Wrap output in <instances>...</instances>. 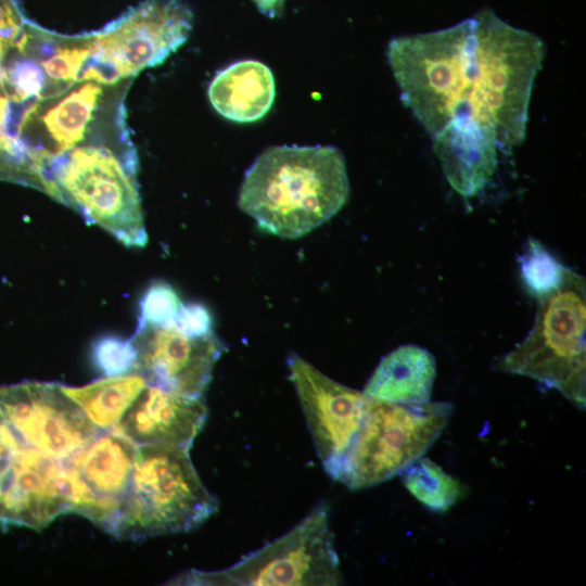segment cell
Returning a JSON list of instances; mask_svg holds the SVG:
<instances>
[{"instance_id": "28", "label": "cell", "mask_w": 586, "mask_h": 586, "mask_svg": "<svg viewBox=\"0 0 586 586\" xmlns=\"http://www.w3.org/2000/svg\"><path fill=\"white\" fill-rule=\"evenodd\" d=\"M25 42L21 20L12 0H0V65L5 51L10 47L22 48Z\"/></svg>"}, {"instance_id": "3", "label": "cell", "mask_w": 586, "mask_h": 586, "mask_svg": "<svg viewBox=\"0 0 586 586\" xmlns=\"http://www.w3.org/2000/svg\"><path fill=\"white\" fill-rule=\"evenodd\" d=\"M218 507L189 456V449L138 445L130 482L109 533L125 539L188 532Z\"/></svg>"}, {"instance_id": "11", "label": "cell", "mask_w": 586, "mask_h": 586, "mask_svg": "<svg viewBox=\"0 0 586 586\" xmlns=\"http://www.w3.org/2000/svg\"><path fill=\"white\" fill-rule=\"evenodd\" d=\"M0 422L24 443L61 461L103 430L63 385L39 381L0 386Z\"/></svg>"}, {"instance_id": "18", "label": "cell", "mask_w": 586, "mask_h": 586, "mask_svg": "<svg viewBox=\"0 0 586 586\" xmlns=\"http://www.w3.org/2000/svg\"><path fill=\"white\" fill-rule=\"evenodd\" d=\"M436 375L434 356L418 345H403L384 356L365 385L368 396L399 404L430 402Z\"/></svg>"}, {"instance_id": "24", "label": "cell", "mask_w": 586, "mask_h": 586, "mask_svg": "<svg viewBox=\"0 0 586 586\" xmlns=\"http://www.w3.org/2000/svg\"><path fill=\"white\" fill-rule=\"evenodd\" d=\"M92 358L105 375H122L135 372L137 351L130 339L105 336L93 345Z\"/></svg>"}, {"instance_id": "25", "label": "cell", "mask_w": 586, "mask_h": 586, "mask_svg": "<svg viewBox=\"0 0 586 586\" xmlns=\"http://www.w3.org/2000/svg\"><path fill=\"white\" fill-rule=\"evenodd\" d=\"M46 73L41 65L31 60L16 61L8 71L1 74V80L13 88V99L25 100L43 91Z\"/></svg>"}, {"instance_id": "13", "label": "cell", "mask_w": 586, "mask_h": 586, "mask_svg": "<svg viewBox=\"0 0 586 586\" xmlns=\"http://www.w3.org/2000/svg\"><path fill=\"white\" fill-rule=\"evenodd\" d=\"M130 340L137 351L135 372L150 385L192 397H201L225 349L214 332L193 337L173 326L138 323Z\"/></svg>"}, {"instance_id": "20", "label": "cell", "mask_w": 586, "mask_h": 586, "mask_svg": "<svg viewBox=\"0 0 586 586\" xmlns=\"http://www.w3.org/2000/svg\"><path fill=\"white\" fill-rule=\"evenodd\" d=\"M101 93L99 85L88 81L43 115L42 122L56 145V154L75 148L84 139Z\"/></svg>"}, {"instance_id": "1", "label": "cell", "mask_w": 586, "mask_h": 586, "mask_svg": "<svg viewBox=\"0 0 586 586\" xmlns=\"http://www.w3.org/2000/svg\"><path fill=\"white\" fill-rule=\"evenodd\" d=\"M342 153L329 145H275L246 170L239 207L268 233L295 239L332 218L347 202Z\"/></svg>"}, {"instance_id": "26", "label": "cell", "mask_w": 586, "mask_h": 586, "mask_svg": "<svg viewBox=\"0 0 586 586\" xmlns=\"http://www.w3.org/2000/svg\"><path fill=\"white\" fill-rule=\"evenodd\" d=\"M90 54L88 41L84 44L60 49L55 54L42 62L48 77L58 82L77 80L81 67Z\"/></svg>"}, {"instance_id": "16", "label": "cell", "mask_w": 586, "mask_h": 586, "mask_svg": "<svg viewBox=\"0 0 586 586\" xmlns=\"http://www.w3.org/2000/svg\"><path fill=\"white\" fill-rule=\"evenodd\" d=\"M433 137V150L451 188L463 198L480 193L497 164L494 129L469 115H458Z\"/></svg>"}, {"instance_id": "27", "label": "cell", "mask_w": 586, "mask_h": 586, "mask_svg": "<svg viewBox=\"0 0 586 586\" xmlns=\"http://www.w3.org/2000/svg\"><path fill=\"white\" fill-rule=\"evenodd\" d=\"M170 326L193 337L205 336L214 332L212 316L201 304H182Z\"/></svg>"}, {"instance_id": "10", "label": "cell", "mask_w": 586, "mask_h": 586, "mask_svg": "<svg viewBox=\"0 0 586 586\" xmlns=\"http://www.w3.org/2000/svg\"><path fill=\"white\" fill-rule=\"evenodd\" d=\"M69 508L61 460L0 422V525L41 530Z\"/></svg>"}, {"instance_id": "6", "label": "cell", "mask_w": 586, "mask_h": 586, "mask_svg": "<svg viewBox=\"0 0 586 586\" xmlns=\"http://www.w3.org/2000/svg\"><path fill=\"white\" fill-rule=\"evenodd\" d=\"M527 336L499 357L495 369L530 377L559 391L579 408L586 399V283L569 269L563 283L537 298Z\"/></svg>"}, {"instance_id": "17", "label": "cell", "mask_w": 586, "mask_h": 586, "mask_svg": "<svg viewBox=\"0 0 586 586\" xmlns=\"http://www.w3.org/2000/svg\"><path fill=\"white\" fill-rule=\"evenodd\" d=\"M207 94L213 107L225 118L237 123L255 122L264 117L273 103V75L259 61H239L215 75Z\"/></svg>"}, {"instance_id": "19", "label": "cell", "mask_w": 586, "mask_h": 586, "mask_svg": "<svg viewBox=\"0 0 586 586\" xmlns=\"http://www.w3.org/2000/svg\"><path fill=\"white\" fill-rule=\"evenodd\" d=\"M146 385L138 372L106 377L80 387L64 386L87 416L101 429L114 431L119 419Z\"/></svg>"}, {"instance_id": "4", "label": "cell", "mask_w": 586, "mask_h": 586, "mask_svg": "<svg viewBox=\"0 0 586 586\" xmlns=\"http://www.w3.org/2000/svg\"><path fill=\"white\" fill-rule=\"evenodd\" d=\"M43 191L126 246L148 242L135 162L104 146H75L41 163Z\"/></svg>"}, {"instance_id": "5", "label": "cell", "mask_w": 586, "mask_h": 586, "mask_svg": "<svg viewBox=\"0 0 586 586\" xmlns=\"http://www.w3.org/2000/svg\"><path fill=\"white\" fill-rule=\"evenodd\" d=\"M474 34L479 65L475 119L491 126L499 148L522 143L528 104L545 48L533 33L517 28L492 10L475 13Z\"/></svg>"}, {"instance_id": "9", "label": "cell", "mask_w": 586, "mask_h": 586, "mask_svg": "<svg viewBox=\"0 0 586 586\" xmlns=\"http://www.w3.org/2000/svg\"><path fill=\"white\" fill-rule=\"evenodd\" d=\"M340 561L326 504L317 505L290 532L220 571L193 572L182 582L200 585H336Z\"/></svg>"}, {"instance_id": "23", "label": "cell", "mask_w": 586, "mask_h": 586, "mask_svg": "<svg viewBox=\"0 0 586 586\" xmlns=\"http://www.w3.org/2000/svg\"><path fill=\"white\" fill-rule=\"evenodd\" d=\"M182 303L170 284L153 282L139 303V323L146 326H170Z\"/></svg>"}, {"instance_id": "15", "label": "cell", "mask_w": 586, "mask_h": 586, "mask_svg": "<svg viewBox=\"0 0 586 586\" xmlns=\"http://www.w3.org/2000/svg\"><path fill=\"white\" fill-rule=\"evenodd\" d=\"M207 410L201 397L146 385L119 419L117 432L136 445L163 443L190 448Z\"/></svg>"}, {"instance_id": "12", "label": "cell", "mask_w": 586, "mask_h": 586, "mask_svg": "<svg viewBox=\"0 0 586 586\" xmlns=\"http://www.w3.org/2000/svg\"><path fill=\"white\" fill-rule=\"evenodd\" d=\"M138 445L102 430L62 460L69 487V512L109 531L128 488Z\"/></svg>"}, {"instance_id": "29", "label": "cell", "mask_w": 586, "mask_h": 586, "mask_svg": "<svg viewBox=\"0 0 586 586\" xmlns=\"http://www.w3.org/2000/svg\"><path fill=\"white\" fill-rule=\"evenodd\" d=\"M257 9L268 17L275 18L283 12L285 0H252Z\"/></svg>"}, {"instance_id": "2", "label": "cell", "mask_w": 586, "mask_h": 586, "mask_svg": "<svg viewBox=\"0 0 586 586\" xmlns=\"http://www.w3.org/2000/svg\"><path fill=\"white\" fill-rule=\"evenodd\" d=\"M387 59L404 104L434 136L469 115L479 91L473 17L440 30L392 39Z\"/></svg>"}, {"instance_id": "7", "label": "cell", "mask_w": 586, "mask_h": 586, "mask_svg": "<svg viewBox=\"0 0 586 586\" xmlns=\"http://www.w3.org/2000/svg\"><path fill=\"white\" fill-rule=\"evenodd\" d=\"M451 411L450 403L399 404L368 396L359 428L330 477L353 491L392 479L432 446Z\"/></svg>"}, {"instance_id": "22", "label": "cell", "mask_w": 586, "mask_h": 586, "mask_svg": "<svg viewBox=\"0 0 586 586\" xmlns=\"http://www.w3.org/2000/svg\"><path fill=\"white\" fill-rule=\"evenodd\" d=\"M518 260L522 281L528 293L536 298L556 291L563 283L570 269L533 238L527 240Z\"/></svg>"}, {"instance_id": "14", "label": "cell", "mask_w": 586, "mask_h": 586, "mask_svg": "<svg viewBox=\"0 0 586 586\" xmlns=\"http://www.w3.org/2000/svg\"><path fill=\"white\" fill-rule=\"evenodd\" d=\"M288 366L318 456L329 474L359 428L368 395L328 378L296 354L290 355Z\"/></svg>"}, {"instance_id": "21", "label": "cell", "mask_w": 586, "mask_h": 586, "mask_svg": "<svg viewBox=\"0 0 586 586\" xmlns=\"http://www.w3.org/2000/svg\"><path fill=\"white\" fill-rule=\"evenodd\" d=\"M399 474L408 492L432 511H447L462 494L460 483L429 458H418Z\"/></svg>"}, {"instance_id": "8", "label": "cell", "mask_w": 586, "mask_h": 586, "mask_svg": "<svg viewBox=\"0 0 586 586\" xmlns=\"http://www.w3.org/2000/svg\"><path fill=\"white\" fill-rule=\"evenodd\" d=\"M192 24L184 1L144 0L88 40L77 81L111 85L156 66L187 41Z\"/></svg>"}]
</instances>
